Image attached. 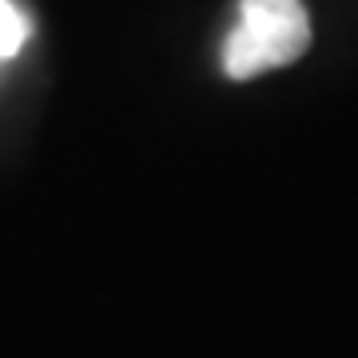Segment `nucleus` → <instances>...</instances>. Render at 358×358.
I'll use <instances>...</instances> for the list:
<instances>
[{
	"label": "nucleus",
	"instance_id": "1",
	"mask_svg": "<svg viewBox=\"0 0 358 358\" xmlns=\"http://www.w3.org/2000/svg\"><path fill=\"white\" fill-rule=\"evenodd\" d=\"M310 48V16L303 0H239V24L223 44V72L251 80L294 64Z\"/></svg>",
	"mask_w": 358,
	"mask_h": 358
},
{
	"label": "nucleus",
	"instance_id": "2",
	"mask_svg": "<svg viewBox=\"0 0 358 358\" xmlns=\"http://www.w3.org/2000/svg\"><path fill=\"white\" fill-rule=\"evenodd\" d=\"M28 40V16L16 0H0V60H13Z\"/></svg>",
	"mask_w": 358,
	"mask_h": 358
}]
</instances>
